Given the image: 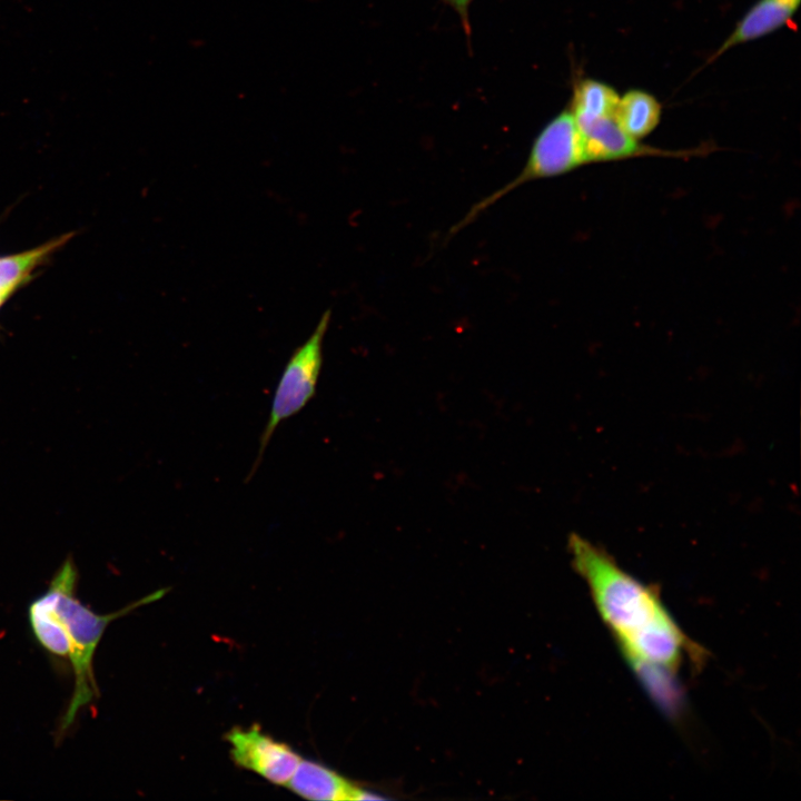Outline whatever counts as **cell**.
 Segmentation results:
<instances>
[{
    "label": "cell",
    "instance_id": "obj_1",
    "mask_svg": "<svg viewBox=\"0 0 801 801\" xmlns=\"http://www.w3.org/2000/svg\"><path fill=\"white\" fill-rule=\"evenodd\" d=\"M568 551L599 615L644 684L650 689L673 679L693 644L657 592L581 535H570Z\"/></svg>",
    "mask_w": 801,
    "mask_h": 801
},
{
    "label": "cell",
    "instance_id": "obj_2",
    "mask_svg": "<svg viewBox=\"0 0 801 801\" xmlns=\"http://www.w3.org/2000/svg\"><path fill=\"white\" fill-rule=\"evenodd\" d=\"M79 572L68 556L53 574L47 590L28 606V621L38 644L55 659L69 662L73 691L61 719L60 736L72 725L78 712L99 696L93 659L107 626L135 609L161 599L160 589L121 610L99 614L77 597Z\"/></svg>",
    "mask_w": 801,
    "mask_h": 801
},
{
    "label": "cell",
    "instance_id": "obj_3",
    "mask_svg": "<svg viewBox=\"0 0 801 801\" xmlns=\"http://www.w3.org/2000/svg\"><path fill=\"white\" fill-rule=\"evenodd\" d=\"M590 162L583 136L571 111L566 108L551 119L536 136L520 174L507 185L475 205L464 222L523 184L564 175Z\"/></svg>",
    "mask_w": 801,
    "mask_h": 801
},
{
    "label": "cell",
    "instance_id": "obj_4",
    "mask_svg": "<svg viewBox=\"0 0 801 801\" xmlns=\"http://www.w3.org/2000/svg\"><path fill=\"white\" fill-rule=\"evenodd\" d=\"M329 319L330 313L326 312L313 334L294 350L285 365L275 389L267 424L259 439L257 458L248 478L258 468L264 452L280 423L299 413L315 396L323 365V342Z\"/></svg>",
    "mask_w": 801,
    "mask_h": 801
},
{
    "label": "cell",
    "instance_id": "obj_5",
    "mask_svg": "<svg viewBox=\"0 0 801 801\" xmlns=\"http://www.w3.org/2000/svg\"><path fill=\"white\" fill-rule=\"evenodd\" d=\"M233 761L270 783L286 785L300 755L289 745L264 733L258 725L234 728L226 734Z\"/></svg>",
    "mask_w": 801,
    "mask_h": 801
},
{
    "label": "cell",
    "instance_id": "obj_6",
    "mask_svg": "<svg viewBox=\"0 0 801 801\" xmlns=\"http://www.w3.org/2000/svg\"><path fill=\"white\" fill-rule=\"evenodd\" d=\"M294 793L309 800H382L384 797L357 785L315 761L300 760L286 783Z\"/></svg>",
    "mask_w": 801,
    "mask_h": 801
},
{
    "label": "cell",
    "instance_id": "obj_7",
    "mask_svg": "<svg viewBox=\"0 0 801 801\" xmlns=\"http://www.w3.org/2000/svg\"><path fill=\"white\" fill-rule=\"evenodd\" d=\"M589 162L622 160L640 156H681V152L647 147L625 134L614 117L578 127Z\"/></svg>",
    "mask_w": 801,
    "mask_h": 801
},
{
    "label": "cell",
    "instance_id": "obj_8",
    "mask_svg": "<svg viewBox=\"0 0 801 801\" xmlns=\"http://www.w3.org/2000/svg\"><path fill=\"white\" fill-rule=\"evenodd\" d=\"M799 4L800 0H758L738 21L708 62L735 46L760 39L780 29L793 17Z\"/></svg>",
    "mask_w": 801,
    "mask_h": 801
},
{
    "label": "cell",
    "instance_id": "obj_9",
    "mask_svg": "<svg viewBox=\"0 0 801 801\" xmlns=\"http://www.w3.org/2000/svg\"><path fill=\"white\" fill-rule=\"evenodd\" d=\"M661 113L662 107L654 96L631 89L619 98L614 118L625 134L640 140L657 127Z\"/></svg>",
    "mask_w": 801,
    "mask_h": 801
},
{
    "label": "cell",
    "instance_id": "obj_10",
    "mask_svg": "<svg viewBox=\"0 0 801 801\" xmlns=\"http://www.w3.org/2000/svg\"><path fill=\"white\" fill-rule=\"evenodd\" d=\"M620 96L611 86L594 79L576 81L568 110L576 125L584 127L606 117H614Z\"/></svg>",
    "mask_w": 801,
    "mask_h": 801
},
{
    "label": "cell",
    "instance_id": "obj_11",
    "mask_svg": "<svg viewBox=\"0 0 801 801\" xmlns=\"http://www.w3.org/2000/svg\"><path fill=\"white\" fill-rule=\"evenodd\" d=\"M446 4L452 7L461 18L464 31L467 37L471 36V24L468 9L474 0H443Z\"/></svg>",
    "mask_w": 801,
    "mask_h": 801
},
{
    "label": "cell",
    "instance_id": "obj_12",
    "mask_svg": "<svg viewBox=\"0 0 801 801\" xmlns=\"http://www.w3.org/2000/svg\"><path fill=\"white\" fill-rule=\"evenodd\" d=\"M11 294H9L7 290H4L2 287H0V307L6 303V300L10 297Z\"/></svg>",
    "mask_w": 801,
    "mask_h": 801
}]
</instances>
